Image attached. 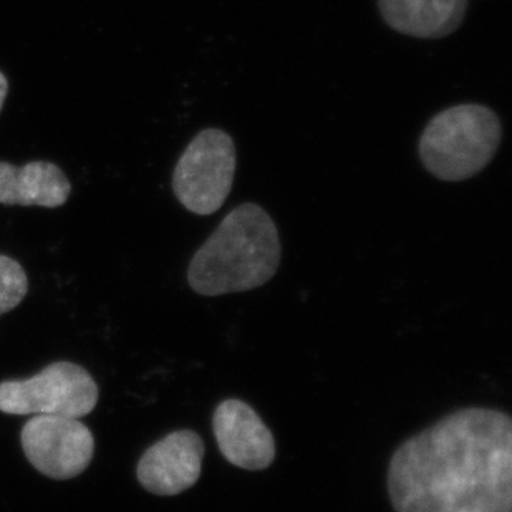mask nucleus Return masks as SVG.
Instances as JSON below:
<instances>
[{"instance_id":"nucleus-4","label":"nucleus","mask_w":512,"mask_h":512,"mask_svg":"<svg viewBox=\"0 0 512 512\" xmlns=\"http://www.w3.org/2000/svg\"><path fill=\"white\" fill-rule=\"evenodd\" d=\"M100 390L92 375L72 362L50 363L24 380L0 383V411L5 415H52L83 418L98 403Z\"/></svg>"},{"instance_id":"nucleus-8","label":"nucleus","mask_w":512,"mask_h":512,"mask_svg":"<svg viewBox=\"0 0 512 512\" xmlns=\"http://www.w3.org/2000/svg\"><path fill=\"white\" fill-rule=\"evenodd\" d=\"M213 431L221 455L237 468L262 471L276 458L274 435L256 410L242 400L229 398L219 403Z\"/></svg>"},{"instance_id":"nucleus-5","label":"nucleus","mask_w":512,"mask_h":512,"mask_svg":"<svg viewBox=\"0 0 512 512\" xmlns=\"http://www.w3.org/2000/svg\"><path fill=\"white\" fill-rule=\"evenodd\" d=\"M236 146L219 128L199 131L183 151L173 173V191L191 213L209 216L221 209L236 174Z\"/></svg>"},{"instance_id":"nucleus-10","label":"nucleus","mask_w":512,"mask_h":512,"mask_svg":"<svg viewBox=\"0 0 512 512\" xmlns=\"http://www.w3.org/2000/svg\"><path fill=\"white\" fill-rule=\"evenodd\" d=\"M469 0H378L383 20L400 34L443 39L463 24Z\"/></svg>"},{"instance_id":"nucleus-3","label":"nucleus","mask_w":512,"mask_h":512,"mask_svg":"<svg viewBox=\"0 0 512 512\" xmlns=\"http://www.w3.org/2000/svg\"><path fill=\"white\" fill-rule=\"evenodd\" d=\"M503 126L496 112L478 103H463L433 116L418 143L428 173L448 183L473 178L498 153Z\"/></svg>"},{"instance_id":"nucleus-7","label":"nucleus","mask_w":512,"mask_h":512,"mask_svg":"<svg viewBox=\"0 0 512 512\" xmlns=\"http://www.w3.org/2000/svg\"><path fill=\"white\" fill-rule=\"evenodd\" d=\"M203 458L204 441L198 433L174 431L143 453L136 476L148 493L176 496L198 483Z\"/></svg>"},{"instance_id":"nucleus-11","label":"nucleus","mask_w":512,"mask_h":512,"mask_svg":"<svg viewBox=\"0 0 512 512\" xmlns=\"http://www.w3.org/2000/svg\"><path fill=\"white\" fill-rule=\"evenodd\" d=\"M29 292V277L12 257L0 254V315L14 310Z\"/></svg>"},{"instance_id":"nucleus-12","label":"nucleus","mask_w":512,"mask_h":512,"mask_svg":"<svg viewBox=\"0 0 512 512\" xmlns=\"http://www.w3.org/2000/svg\"><path fill=\"white\" fill-rule=\"evenodd\" d=\"M7 92H9V82H7L4 73L0 72V110H2V105H4Z\"/></svg>"},{"instance_id":"nucleus-9","label":"nucleus","mask_w":512,"mask_h":512,"mask_svg":"<svg viewBox=\"0 0 512 512\" xmlns=\"http://www.w3.org/2000/svg\"><path fill=\"white\" fill-rule=\"evenodd\" d=\"M70 191L67 176L50 161H30L20 168L0 161V204L60 208Z\"/></svg>"},{"instance_id":"nucleus-2","label":"nucleus","mask_w":512,"mask_h":512,"mask_svg":"<svg viewBox=\"0 0 512 512\" xmlns=\"http://www.w3.org/2000/svg\"><path fill=\"white\" fill-rule=\"evenodd\" d=\"M281 254L279 231L266 209L239 204L194 254L188 282L206 297L257 289L274 277Z\"/></svg>"},{"instance_id":"nucleus-6","label":"nucleus","mask_w":512,"mask_h":512,"mask_svg":"<svg viewBox=\"0 0 512 512\" xmlns=\"http://www.w3.org/2000/svg\"><path fill=\"white\" fill-rule=\"evenodd\" d=\"M20 443L30 464L57 481L80 476L95 453L92 431L67 416L35 415L22 428Z\"/></svg>"},{"instance_id":"nucleus-1","label":"nucleus","mask_w":512,"mask_h":512,"mask_svg":"<svg viewBox=\"0 0 512 512\" xmlns=\"http://www.w3.org/2000/svg\"><path fill=\"white\" fill-rule=\"evenodd\" d=\"M388 494L397 512H511V416L466 408L406 440Z\"/></svg>"}]
</instances>
